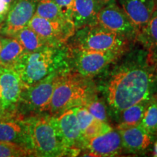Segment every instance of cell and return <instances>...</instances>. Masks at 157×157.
Masks as SVG:
<instances>
[{
  "label": "cell",
  "mask_w": 157,
  "mask_h": 157,
  "mask_svg": "<svg viewBox=\"0 0 157 157\" xmlns=\"http://www.w3.org/2000/svg\"><path fill=\"white\" fill-rule=\"evenodd\" d=\"M157 89V67L146 61H130L115 68L107 82L105 93L110 109L116 115L151 97Z\"/></svg>",
  "instance_id": "1"
},
{
  "label": "cell",
  "mask_w": 157,
  "mask_h": 157,
  "mask_svg": "<svg viewBox=\"0 0 157 157\" xmlns=\"http://www.w3.org/2000/svg\"><path fill=\"white\" fill-rule=\"evenodd\" d=\"M13 68L27 87L50 74L70 69L67 46H46L33 52H24Z\"/></svg>",
  "instance_id": "2"
},
{
  "label": "cell",
  "mask_w": 157,
  "mask_h": 157,
  "mask_svg": "<svg viewBox=\"0 0 157 157\" xmlns=\"http://www.w3.org/2000/svg\"><path fill=\"white\" fill-rule=\"evenodd\" d=\"M95 87L89 78L82 76L71 69L60 76L49 105V114L58 117L73 108L85 105L95 97Z\"/></svg>",
  "instance_id": "3"
},
{
  "label": "cell",
  "mask_w": 157,
  "mask_h": 157,
  "mask_svg": "<svg viewBox=\"0 0 157 157\" xmlns=\"http://www.w3.org/2000/svg\"><path fill=\"white\" fill-rule=\"evenodd\" d=\"M23 120L26 126L33 156H66V150L59 132L56 117L49 113H36L26 116Z\"/></svg>",
  "instance_id": "4"
},
{
  "label": "cell",
  "mask_w": 157,
  "mask_h": 157,
  "mask_svg": "<svg viewBox=\"0 0 157 157\" xmlns=\"http://www.w3.org/2000/svg\"><path fill=\"white\" fill-rule=\"evenodd\" d=\"M68 42V48L94 51L126 52L131 41L95 23L76 30Z\"/></svg>",
  "instance_id": "5"
},
{
  "label": "cell",
  "mask_w": 157,
  "mask_h": 157,
  "mask_svg": "<svg viewBox=\"0 0 157 157\" xmlns=\"http://www.w3.org/2000/svg\"><path fill=\"white\" fill-rule=\"evenodd\" d=\"M64 71L56 72L34 84L23 88L17 105V113L25 117V114L29 116L48 112L55 87Z\"/></svg>",
  "instance_id": "6"
},
{
  "label": "cell",
  "mask_w": 157,
  "mask_h": 157,
  "mask_svg": "<svg viewBox=\"0 0 157 157\" xmlns=\"http://www.w3.org/2000/svg\"><path fill=\"white\" fill-rule=\"evenodd\" d=\"M68 48V60L72 70L91 78L124 54L123 51H94Z\"/></svg>",
  "instance_id": "7"
},
{
  "label": "cell",
  "mask_w": 157,
  "mask_h": 157,
  "mask_svg": "<svg viewBox=\"0 0 157 157\" xmlns=\"http://www.w3.org/2000/svg\"><path fill=\"white\" fill-rule=\"evenodd\" d=\"M28 26L50 46H63L76 31L71 21H51L35 14L29 21Z\"/></svg>",
  "instance_id": "8"
},
{
  "label": "cell",
  "mask_w": 157,
  "mask_h": 157,
  "mask_svg": "<svg viewBox=\"0 0 157 157\" xmlns=\"http://www.w3.org/2000/svg\"><path fill=\"white\" fill-rule=\"evenodd\" d=\"M96 23L129 40H136L138 33L136 27L114 1L102 7L98 13Z\"/></svg>",
  "instance_id": "9"
},
{
  "label": "cell",
  "mask_w": 157,
  "mask_h": 157,
  "mask_svg": "<svg viewBox=\"0 0 157 157\" xmlns=\"http://www.w3.org/2000/svg\"><path fill=\"white\" fill-rule=\"evenodd\" d=\"M56 117L66 156H77L84 150L85 139L78 123L76 109H68Z\"/></svg>",
  "instance_id": "10"
},
{
  "label": "cell",
  "mask_w": 157,
  "mask_h": 157,
  "mask_svg": "<svg viewBox=\"0 0 157 157\" xmlns=\"http://www.w3.org/2000/svg\"><path fill=\"white\" fill-rule=\"evenodd\" d=\"M18 74L13 68L0 66V110L7 114H18L17 105L23 90Z\"/></svg>",
  "instance_id": "11"
},
{
  "label": "cell",
  "mask_w": 157,
  "mask_h": 157,
  "mask_svg": "<svg viewBox=\"0 0 157 157\" xmlns=\"http://www.w3.org/2000/svg\"><path fill=\"white\" fill-rule=\"evenodd\" d=\"M37 2L38 0H15L10 7L0 34L13 37L27 26L35 14Z\"/></svg>",
  "instance_id": "12"
},
{
  "label": "cell",
  "mask_w": 157,
  "mask_h": 157,
  "mask_svg": "<svg viewBox=\"0 0 157 157\" xmlns=\"http://www.w3.org/2000/svg\"><path fill=\"white\" fill-rule=\"evenodd\" d=\"M84 150L87 151V156H119L123 151L120 133L118 129H112L105 134L86 140Z\"/></svg>",
  "instance_id": "13"
},
{
  "label": "cell",
  "mask_w": 157,
  "mask_h": 157,
  "mask_svg": "<svg viewBox=\"0 0 157 157\" xmlns=\"http://www.w3.org/2000/svg\"><path fill=\"white\" fill-rule=\"evenodd\" d=\"M121 135L123 151L131 154H141L148 150L156 140L140 124L117 128Z\"/></svg>",
  "instance_id": "14"
},
{
  "label": "cell",
  "mask_w": 157,
  "mask_h": 157,
  "mask_svg": "<svg viewBox=\"0 0 157 157\" xmlns=\"http://www.w3.org/2000/svg\"><path fill=\"white\" fill-rule=\"evenodd\" d=\"M23 118L21 115H12L1 119L0 141L16 143L31 151L28 132Z\"/></svg>",
  "instance_id": "15"
},
{
  "label": "cell",
  "mask_w": 157,
  "mask_h": 157,
  "mask_svg": "<svg viewBox=\"0 0 157 157\" xmlns=\"http://www.w3.org/2000/svg\"><path fill=\"white\" fill-rule=\"evenodd\" d=\"M117 2L118 5L136 27L137 32L146 25L157 6L156 0H117Z\"/></svg>",
  "instance_id": "16"
},
{
  "label": "cell",
  "mask_w": 157,
  "mask_h": 157,
  "mask_svg": "<svg viewBox=\"0 0 157 157\" xmlns=\"http://www.w3.org/2000/svg\"><path fill=\"white\" fill-rule=\"evenodd\" d=\"M104 5L100 0H74L71 21L76 30L96 23L98 12Z\"/></svg>",
  "instance_id": "17"
},
{
  "label": "cell",
  "mask_w": 157,
  "mask_h": 157,
  "mask_svg": "<svg viewBox=\"0 0 157 157\" xmlns=\"http://www.w3.org/2000/svg\"><path fill=\"white\" fill-rule=\"evenodd\" d=\"M136 40L147 50V60L157 67V6L143 28L137 35Z\"/></svg>",
  "instance_id": "18"
},
{
  "label": "cell",
  "mask_w": 157,
  "mask_h": 157,
  "mask_svg": "<svg viewBox=\"0 0 157 157\" xmlns=\"http://www.w3.org/2000/svg\"><path fill=\"white\" fill-rule=\"evenodd\" d=\"M0 66L13 68L17 59L25 52L24 48L14 37L4 36L1 39Z\"/></svg>",
  "instance_id": "19"
},
{
  "label": "cell",
  "mask_w": 157,
  "mask_h": 157,
  "mask_svg": "<svg viewBox=\"0 0 157 157\" xmlns=\"http://www.w3.org/2000/svg\"><path fill=\"white\" fill-rule=\"evenodd\" d=\"M151 98L143 100L121 111L118 115L119 117V123L117 128L140 124Z\"/></svg>",
  "instance_id": "20"
},
{
  "label": "cell",
  "mask_w": 157,
  "mask_h": 157,
  "mask_svg": "<svg viewBox=\"0 0 157 157\" xmlns=\"http://www.w3.org/2000/svg\"><path fill=\"white\" fill-rule=\"evenodd\" d=\"M13 37L21 43L25 52H33L44 47L50 46L28 25L17 31Z\"/></svg>",
  "instance_id": "21"
},
{
  "label": "cell",
  "mask_w": 157,
  "mask_h": 157,
  "mask_svg": "<svg viewBox=\"0 0 157 157\" xmlns=\"http://www.w3.org/2000/svg\"><path fill=\"white\" fill-rule=\"evenodd\" d=\"M35 15L51 21H71L65 17L53 0H38Z\"/></svg>",
  "instance_id": "22"
},
{
  "label": "cell",
  "mask_w": 157,
  "mask_h": 157,
  "mask_svg": "<svg viewBox=\"0 0 157 157\" xmlns=\"http://www.w3.org/2000/svg\"><path fill=\"white\" fill-rule=\"evenodd\" d=\"M140 124L149 134L157 137V95L151 98Z\"/></svg>",
  "instance_id": "23"
},
{
  "label": "cell",
  "mask_w": 157,
  "mask_h": 157,
  "mask_svg": "<svg viewBox=\"0 0 157 157\" xmlns=\"http://www.w3.org/2000/svg\"><path fill=\"white\" fill-rule=\"evenodd\" d=\"M33 156L31 151L25 147L11 142L0 141V157Z\"/></svg>",
  "instance_id": "24"
},
{
  "label": "cell",
  "mask_w": 157,
  "mask_h": 157,
  "mask_svg": "<svg viewBox=\"0 0 157 157\" xmlns=\"http://www.w3.org/2000/svg\"><path fill=\"white\" fill-rule=\"evenodd\" d=\"M112 129L113 127L109 124V122L95 119L89 126L84 129L82 134L86 141L88 139L105 134Z\"/></svg>",
  "instance_id": "25"
},
{
  "label": "cell",
  "mask_w": 157,
  "mask_h": 157,
  "mask_svg": "<svg viewBox=\"0 0 157 157\" xmlns=\"http://www.w3.org/2000/svg\"><path fill=\"white\" fill-rule=\"evenodd\" d=\"M95 119L108 122V115L105 105L95 97L92 98L84 105Z\"/></svg>",
  "instance_id": "26"
},
{
  "label": "cell",
  "mask_w": 157,
  "mask_h": 157,
  "mask_svg": "<svg viewBox=\"0 0 157 157\" xmlns=\"http://www.w3.org/2000/svg\"><path fill=\"white\" fill-rule=\"evenodd\" d=\"M76 116L77 118V121L81 128L82 132H83L87 127L92 123L95 119L93 115L90 113L87 108L84 105L76 107ZM83 135V134H82Z\"/></svg>",
  "instance_id": "27"
},
{
  "label": "cell",
  "mask_w": 157,
  "mask_h": 157,
  "mask_svg": "<svg viewBox=\"0 0 157 157\" xmlns=\"http://www.w3.org/2000/svg\"><path fill=\"white\" fill-rule=\"evenodd\" d=\"M53 2L60 7L65 17L71 21V13L74 0H53Z\"/></svg>",
  "instance_id": "28"
},
{
  "label": "cell",
  "mask_w": 157,
  "mask_h": 157,
  "mask_svg": "<svg viewBox=\"0 0 157 157\" xmlns=\"http://www.w3.org/2000/svg\"><path fill=\"white\" fill-rule=\"evenodd\" d=\"M10 7V5L6 2L5 0H0V24H2V22L5 20Z\"/></svg>",
  "instance_id": "29"
},
{
  "label": "cell",
  "mask_w": 157,
  "mask_h": 157,
  "mask_svg": "<svg viewBox=\"0 0 157 157\" xmlns=\"http://www.w3.org/2000/svg\"><path fill=\"white\" fill-rule=\"evenodd\" d=\"M12 115H15V114H7V113H5L2 112V111L0 110V120L4 119V118H6V117H9V116H12Z\"/></svg>",
  "instance_id": "30"
},
{
  "label": "cell",
  "mask_w": 157,
  "mask_h": 157,
  "mask_svg": "<svg viewBox=\"0 0 157 157\" xmlns=\"http://www.w3.org/2000/svg\"><path fill=\"white\" fill-rule=\"evenodd\" d=\"M154 156H157V140L154 144Z\"/></svg>",
  "instance_id": "31"
},
{
  "label": "cell",
  "mask_w": 157,
  "mask_h": 157,
  "mask_svg": "<svg viewBox=\"0 0 157 157\" xmlns=\"http://www.w3.org/2000/svg\"><path fill=\"white\" fill-rule=\"evenodd\" d=\"M100 1H101L102 2H103V4H108V3H109V2H112V1H114V0H100Z\"/></svg>",
  "instance_id": "32"
},
{
  "label": "cell",
  "mask_w": 157,
  "mask_h": 157,
  "mask_svg": "<svg viewBox=\"0 0 157 157\" xmlns=\"http://www.w3.org/2000/svg\"><path fill=\"white\" fill-rule=\"evenodd\" d=\"M5 1L6 2H7V4H9V5L11 6V5H12V4H13V2L15 1V0H5Z\"/></svg>",
  "instance_id": "33"
},
{
  "label": "cell",
  "mask_w": 157,
  "mask_h": 157,
  "mask_svg": "<svg viewBox=\"0 0 157 157\" xmlns=\"http://www.w3.org/2000/svg\"><path fill=\"white\" fill-rule=\"evenodd\" d=\"M2 26V24H0V33H1ZM1 45H2V44H1V38H0V50H1Z\"/></svg>",
  "instance_id": "34"
},
{
  "label": "cell",
  "mask_w": 157,
  "mask_h": 157,
  "mask_svg": "<svg viewBox=\"0 0 157 157\" xmlns=\"http://www.w3.org/2000/svg\"><path fill=\"white\" fill-rule=\"evenodd\" d=\"M156 5H157V0H156Z\"/></svg>",
  "instance_id": "35"
}]
</instances>
